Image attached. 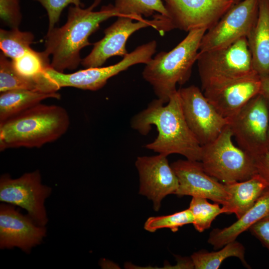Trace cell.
Wrapping results in <instances>:
<instances>
[{"label":"cell","mask_w":269,"mask_h":269,"mask_svg":"<svg viewBox=\"0 0 269 269\" xmlns=\"http://www.w3.org/2000/svg\"><path fill=\"white\" fill-rule=\"evenodd\" d=\"M233 137L228 125L214 140L202 146L204 170L224 184L244 181L258 173L255 159L236 146Z\"/></svg>","instance_id":"obj_6"},{"label":"cell","mask_w":269,"mask_h":269,"mask_svg":"<svg viewBox=\"0 0 269 269\" xmlns=\"http://www.w3.org/2000/svg\"><path fill=\"white\" fill-rule=\"evenodd\" d=\"M178 90L185 119L190 129L202 146L214 140L229 125L196 86Z\"/></svg>","instance_id":"obj_11"},{"label":"cell","mask_w":269,"mask_h":269,"mask_svg":"<svg viewBox=\"0 0 269 269\" xmlns=\"http://www.w3.org/2000/svg\"><path fill=\"white\" fill-rule=\"evenodd\" d=\"M245 249L242 244L234 240L225 245L218 251L209 252L201 250L191 256L194 268L196 269H217L223 262L229 257L239 258L242 264L250 268L245 259Z\"/></svg>","instance_id":"obj_23"},{"label":"cell","mask_w":269,"mask_h":269,"mask_svg":"<svg viewBox=\"0 0 269 269\" xmlns=\"http://www.w3.org/2000/svg\"><path fill=\"white\" fill-rule=\"evenodd\" d=\"M120 16H128L135 20L160 14L167 17L162 0H116L114 5Z\"/></svg>","instance_id":"obj_25"},{"label":"cell","mask_w":269,"mask_h":269,"mask_svg":"<svg viewBox=\"0 0 269 269\" xmlns=\"http://www.w3.org/2000/svg\"><path fill=\"white\" fill-rule=\"evenodd\" d=\"M171 166L179 183L175 195L201 197L222 205L225 204L228 194L225 184L208 174L200 161L180 159Z\"/></svg>","instance_id":"obj_16"},{"label":"cell","mask_w":269,"mask_h":269,"mask_svg":"<svg viewBox=\"0 0 269 269\" xmlns=\"http://www.w3.org/2000/svg\"><path fill=\"white\" fill-rule=\"evenodd\" d=\"M51 187L42 183L38 170L12 178L8 174L0 178V201L25 209L38 225L45 226L48 222L44 206L50 195Z\"/></svg>","instance_id":"obj_8"},{"label":"cell","mask_w":269,"mask_h":269,"mask_svg":"<svg viewBox=\"0 0 269 269\" xmlns=\"http://www.w3.org/2000/svg\"><path fill=\"white\" fill-rule=\"evenodd\" d=\"M131 125L142 135H147L152 126L156 127L157 136L146 148L167 156L179 154L189 160H201L202 145L186 123L178 90L165 105L159 99L152 100L133 117Z\"/></svg>","instance_id":"obj_1"},{"label":"cell","mask_w":269,"mask_h":269,"mask_svg":"<svg viewBox=\"0 0 269 269\" xmlns=\"http://www.w3.org/2000/svg\"><path fill=\"white\" fill-rule=\"evenodd\" d=\"M101 0H95L85 9L71 6L66 23L61 27L48 30L44 52L48 56H52V68L60 72L77 68L82 60L80 50L91 45L89 37L103 21L112 17L120 16L112 4L104 6L99 11H93Z\"/></svg>","instance_id":"obj_2"},{"label":"cell","mask_w":269,"mask_h":269,"mask_svg":"<svg viewBox=\"0 0 269 269\" xmlns=\"http://www.w3.org/2000/svg\"><path fill=\"white\" fill-rule=\"evenodd\" d=\"M59 88L48 77L43 80L30 79L17 74L12 62L2 52L0 54V92L28 90L45 93H55Z\"/></svg>","instance_id":"obj_22"},{"label":"cell","mask_w":269,"mask_h":269,"mask_svg":"<svg viewBox=\"0 0 269 269\" xmlns=\"http://www.w3.org/2000/svg\"><path fill=\"white\" fill-rule=\"evenodd\" d=\"M206 31L197 29L189 31L174 48L158 53L145 64L142 77L152 86L157 99L164 104L177 91V84L183 85L189 80Z\"/></svg>","instance_id":"obj_4"},{"label":"cell","mask_w":269,"mask_h":269,"mask_svg":"<svg viewBox=\"0 0 269 269\" xmlns=\"http://www.w3.org/2000/svg\"><path fill=\"white\" fill-rule=\"evenodd\" d=\"M269 216V187L255 204L231 226L223 229H214L210 233L208 243L214 249L222 248L227 244L236 240L242 233L254 224Z\"/></svg>","instance_id":"obj_19"},{"label":"cell","mask_w":269,"mask_h":269,"mask_svg":"<svg viewBox=\"0 0 269 269\" xmlns=\"http://www.w3.org/2000/svg\"><path fill=\"white\" fill-rule=\"evenodd\" d=\"M234 4H236L239 2H240L241 1H242V0H231Z\"/></svg>","instance_id":"obj_35"},{"label":"cell","mask_w":269,"mask_h":269,"mask_svg":"<svg viewBox=\"0 0 269 269\" xmlns=\"http://www.w3.org/2000/svg\"><path fill=\"white\" fill-rule=\"evenodd\" d=\"M268 106H269V101H268ZM267 143H268V148L269 151V126L268 129V134H267Z\"/></svg>","instance_id":"obj_34"},{"label":"cell","mask_w":269,"mask_h":269,"mask_svg":"<svg viewBox=\"0 0 269 269\" xmlns=\"http://www.w3.org/2000/svg\"><path fill=\"white\" fill-rule=\"evenodd\" d=\"M156 42L152 40L137 47L123 57L117 63L106 66L86 68L73 73L60 72L51 66L45 73L60 89L71 87L83 90L96 91L103 87L112 77L135 64H147L156 52Z\"/></svg>","instance_id":"obj_7"},{"label":"cell","mask_w":269,"mask_h":269,"mask_svg":"<svg viewBox=\"0 0 269 269\" xmlns=\"http://www.w3.org/2000/svg\"><path fill=\"white\" fill-rule=\"evenodd\" d=\"M34 35L30 32L21 31L18 28L0 30V48L7 57L12 60L24 55L30 50Z\"/></svg>","instance_id":"obj_26"},{"label":"cell","mask_w":269,"mask_h":269,"mask_svg":"<svg viewBox=\"0 0 269 269\" xmlns=\"http://www.w3.org/2000/svg\"><path fill=\"white\" fill-rule=\"evenodd\" d=\"M19 3V0H0V20L10 29L18 28L21 21Z\"/></svg>","instance_id":"obj_29"},{"label":"cell","mask_w":269,"mask_h":269,"mask_svg":"<svg viewBox=\"0 0 269 269\" xmlns=\"http://www.w3.org/2000/svg\"><path fill=\"white\" fill-rule=\"evenodd\" d=\"M224 184L228 198L221 208L222 213H234L238 219L255 204L269 187L266 181L258 173L244 181Z\"/></svg>","instance_id":"obj_18"},{"label":"cell","mask_w":269,"mask_h":269,"mask_svg":"<svg viewBox=\"0 0 269 269\" xmlns=\"http://www.w3.org/2000/svg\"><path fill=\"white\" fill-rule=\"evenodd\" d=\"M261 86L259 94L269 101V74L260 77Z\"/></svg>","instance_id":"obj_33"},{"label":"cell","mask_w":269,"mask_h":269,"mask_svg":"<svg viewBox=\"0 0 269 269\" xmlns=\"http://www.w3.org/2000/svg\"><path fill=\"white\" fill-rule=\"evenodd\" d=\"M128 16H118L117 19L104 31L105 36L94 44L91 52L81 60L86 68L101 67L110 58L115 56L124 57L128 54L126 43L130 36L145 27L157 28V21L141 19L133 22Z\"/></svg>","instance_id":"obj_15"},{"label":"cell","mask_w":269,"mask_h":269,"mask_svg":"<svg viewBox=\"0 0 269 269\" xmlns=\"http://www.w3.org/2000/svg\"><path fill=\"white\" fill-rule=\"evenodd\" d=\"M260 77L255 75L206 89L204 94L218 113L229 121L259 94Z\"/></svg>","instance_id":"obj_17"},{"label":"cell","mask_w":269,"mask_h":269,"mask_svg":"<svg viewBox=\"0 0 269 269\" xmlns=\"http://www.w3.org/2000/svg\"><path fill=\"white\" fill-rule=\"evenodd\" d=\"M248 230L269 252V216L254 224Z\"/></svg>","instance_id":"obj_31"},{"label":"cell","mask_w":269,"mask_h":269,"mask_svg":"<svg viewBox=\"0 0 269 269\" xmlns=\"http://www.w3.org/2000/svg\"><path fill=\"white\" fill-rule=\"evenodd\" d=\"M15 207L5 203L0 205V248L17 247L29 254L33 247L42 243L46 236V228L37 225Z\"/></svg>","instance_id":"obj_14"},{"label":"cell","mask_w":269,"mask_h":269,"mask_svg":"<svg viewBox=\"0 0 269 269\" xmlns=\"http://www.w3.org/2000/svg\"><path fill=\"white\" fill-rule=\"evenodd\" d=\"M259 0H242L234 4L204 34L199 48L202 52L227 47L247 37L257 22Z\"/></svg>","instance_id":"obj_10"},{"label":"cell","mask_w":269,"mask_h":269,"mask_svg":"<svg viewBox=\"0 0 269 269\" xmlns=\"http://www.w3.org/2000/svg\"><path fill=\"white\" fill-rule=\"evenodd\" d=\"M254 69L260 77L269 74V0H259L258 17L247 37Z\"/></svg>","instance_id":"obj_20"},{"label":"cell","mask_w":269,"mask_h":269,"mask_svg":"<svg viewBox=\"0 0 269 269\" xmlns=\"http://www.w3.org/2000/svg\"><path fill=\"white\" fill-rule=\"evenodd\" d=\"M193 222V217L188 208L168 215L150 217L145 221L144 228L150 232L163 228H168L176 232L179 227L192 224Z\"/></svg>","instance_id":"obj_28"},{"label":"cell","mask_w":269,"mask_h":269,"mask_svg":"<svg viewBox=\"0 0 269 269\" xmlns=\"http://www.w3.org/2000/svg\"><path fill=\"white\" fill-rule=\"evenodd\" d=\"M197 62L203 91L258 75L254 68L247 37L225 47L199 52Z\"/></svg>","instance_id":"obj_5"},{"label":"cell","mask_w":269,"mask_h":269,"mask_svg":"<svg viewBox=\"0 0 269 269\" xmlns=\"http://www.w3.org/2000/svg\"><path fill=\"white\" fill-rule=\"evenodd\" d=\"M135 165L139 177V194L152 201L153 209L158 211L163 198L175 194L179 185L177 177L167 156L161 154L138 156Z\"/></svg>","instance_id":"obj_13"},{"label":"cell","mask_w":269,"mask_h":269,"mask_svg":"<svg viewBox=\"0 0 269 269\" xmlns=\"http://www.w3.org/2000/svg\"><path fill=\"white\" fill-rule=\"evenodd\" d=\"M268 101L259 94L230 120L233 136L240 147L254 159L268 151Z\"/></svg>","instance_id":"obj_9"},{"label":"cell","mask_w":269,"mask_h":269,"mask_svg":"<svg viewBox=\"0 0 269 269\" xmlns=\"http://www.w3.org/2000/svg\"><path fill=\"white\" fill-rule=\"evenodd\" d=\"M171 29L189 32L213 27L234 4L231 0H162Z\"/></svg>","instance_id":"obj_12"},{"label":"cell","mask_w":269,"mask_h":269,"mask_svg":"<svg viewBox=\"0 0 269 269\" xmlns=\"http://www.w3.org/2000/svg\"><path fill=\"white\" fill-rule=\"evenodd\" d=\"M69 125L64 108L39 103L0 123V150L40 147L61 137Z\"/></svg>","instance_id":"obj_3"},{"label":"cell","mask_w":269,"mask_h":269,"mask_svg":"<svg viewBox=\"0 0 269 269\" xmlns=\"http://www.w3.org/2000/svg\"><path fill=\"white\" fill-rule=\"evenodd\" d=\"M49 56L44 51L37 52L31 48L11 62L13 69L20 76L30 79L43 80L48 78L45 70L51 66Z\"/></svg>","instance_id":"obj_24"},{"label":"cell","mask_w":269,"mask_h":269,"mask_svg":"<svg viewBox=\"0 0 269 269\" xmlns=\"http://www.w3.org/2000/svg\"><path fill=\"white\" fill-rule=\"evenodd\" d=\"M38 2L45 9L49 19L48 30L54 27L59 21L63 9L69 4L83 7L80 0H33Z\"/></svg>","instance_id":"obj_30"},{"label":"cell","mask_w":269,"mask_h":269,"mask_svg":"<svg viewBox=\"0 0 269 269\" xmlns=\"http://www.w3.org/2000/svg\"><path fill=\"white\" fill-rule=\"evenodd\" d=\"M189 209L193 217L192 224L199 232L209 229L216 217L222 214L219 204H211L201 197H192Z\"/></svg>","instance_id":"obj_27"},{"label":"cell","mask_w":269,"mask_h":269,"mask_svg":"<svg viewBox=\"0 0 269 269\" xmlns=\"http://www.w3.org/2000/svg\"><path fill=\"white\" fill-rule=\"evenodd\" d=\"M255 165L259 174L269 186V151L255 158Z\"/></svg>","instance_id":"obj_32"},{"label":"cell","mask_w":269,"mask_h":269,"mask_svg":"<svg viewBox=\"0 0 269 269\" xmlns=\"http://www.w3.org/2000/svg\"><path fill=\"white\" fill-rule=\"evenodd\" d=\"M50 98L58 99L60 95L57 92L45 93L28 90H14L0 93V123Z\"/></svg>","instance_id":"obj_21"}]
</instances>
